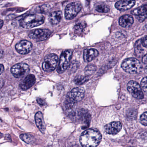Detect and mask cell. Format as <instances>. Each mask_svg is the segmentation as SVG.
<instances>
[{
  "instance_id": "6da1fadb",
  "label": "cell",
  "mask_w": 147,
  "mask_h": 147,
  "mask_svg": "<svg viewBox=\"0 0 147 147\" xmlns=\"http://www.w3.org/2000/svg\"><path fill=\"white\" fill-rule=\"evenodd\" d=\"M102 140V135L98 130L89 129L82 133L80 141L83 147H96Z\"/></svg>"
},
{
  "instance_id": "7a4b0ae2",
  "label": "cell",
  "mask_w": 147,
  "mask_h": 147,
  "mask_svg": "<svg viewBox=\"0 0 147 147\" xmlns=\"http://www.w3.org/2000/svg\"><path fill=\"white\" fill-rule=\"evenodd\" d=\"M45 17L38 14H30L25 16L20 21L21 26L25 28H32L44 23Z\"/></svg>"
},
{
  "instance_id": "3957f363",
  "label": "cell",
  "mask_w": 147,
  "mask_h": 147,
  "mask_svg": "<svg viewBox=\"0 0 147 147\" xmlns=\"http://www.w3.org/2000/svg\"><path fill=\"white\" fill-rule=\"evenodd\" d=\"M121 67L126 72L134 74L140 71L142 65L138 60L134 58H129L123 60L121 64Z\"/></svg>"
},
{
  "instance_id": "277c9868",
  "label": "cell",
  "mask_w": 147,
  "mask_h": 147,
  "mask_svg": "<svg viewBox=\"0 0 147 147\" xmlns=\"http://www.w3.org/2000/svg\"><path fill=\"white\" fill-rule=\"evenodd\" d=\"M58 62V57L54 54H51L46 57L42 64V68L45 71L51 72L55 70Z\"/></svg>"
},
{
  "instance_id": "5b68a950",
  "label": "cell",
  "mask_w": 147,
  "mask_h": 147,
  "mask_svg": "<svg viewBox=\"0 0 147 147\" xmlns=\"http://www.w3.org/2000/svg\"><path fill=\"white\" fill-rule=\"evenodd\" d=\"M72 55V52L71 50H66L62 53L57 68L59 73H63L67 69L69 65Z\"/></svg>"
},
{
  "instance_id": "8992f818",
  "label": "cell",
  "mask_w": 147,
  "mask_h": 147,
  "mask_svg": "<svg viewBox=\"0 0 147 147\" xmlns=\"http://www.w3.org/2000/svg\"><path fill=\"white\" fill-rule=\"evenodd\" d=\"M82 5L79 2H74L67 5L65 9V15L67 20H72L81 10Z\"/></svg>"
},
{
  "instance_id": "52a82bcc",
  "label": "cell",
  "mask_w": 147,
  "mask_h": 147,
  "mask_svg": "<svg viewBox=\"0 0 147 147\" xmlns=\"http://www.w3.org/2000/svg\"><path fill=\"white\" fill-rule=\"evenodd\" d=\"M51 32L48 29H36L29 34V38L37 41L45 40L51 35Z\"/></svg>"
},
{
  "instance_id": "ba28073f",
  "label": "cell",
  "mask_w": 147,
  "mask_h": 147,
  "mask_svg": "<svg viewBox=\"0 0 147 147\" xmlns=\"http://www.w3.org/2000/svg\"><path fill=\"white\" fill-rule=\"evenodd\" d=\"M127 89L135 98L142 99L144 98V94L140 85L135 81H130L127 84Z\"/></svg>"
},
{
  "instance_id": "9c48e42d",
  "label": "cell",
  "mask_w": 147,
  "mask_h": 147,
  "mask_svg": "<svg viewBox=\"0 0 147 147\" xmlns=\"http://www.w3.org/2000/svg\"><path fill=\"white\" fill-rule=\"evenodd\" d=\"M29 70V66L25 63H19L12 66L11 72L15 77H21Z\"/></svg>"
},
{
  "instance_id": "30bf717a",
  "label": "cell",
  "mask_w": 147,
  "mask_h": 147,
  "mask_svg": "<svg viewBox=\"0 0 147 147\" xmlns=\"http://www.w3.org/2000/svg\"><path fill=\"white\" fill-rule=\"evenodd\" d=\"M32 47V43L26 40L21 41L15 46L16 50L21 54H27L31 51Z\"/></svg>"
},
{
  "instance_id": "8fae6325",
  "label": "cell",
  "mask_w": 147,
  "mask_h": 147,
  "mask_svg": "<svg viewBox=\"0 0 147 147\" xmlns=\"http://www.w3.org/2000/svg\"><path fill=\"white\" fill-rule=\"evenodd\" d=\"M85 95L84 89L82 87H77L73 89L68 93L67 97L73 99L76 102L81 101Z\"/></svg>"
},
{
  "instance_id": "7c38bea8",
  "label": "cell",
  "mask_w": 147,
  "mask_h": 147,
  "mask_svg": "<svg viewBox=\"0 0 147 147\" xmlns=\"http://www.w3.org/2000/svg\"><path fill=\"white\" fill-rule=\"evenodd\" d=\"M36 82V78L34 75L30 74L28 75L25 79L21 82L20 87L23 90H26L33 86Z\"/></svg>"
},
{
  "instance_id": "4fadbf2b",
  "label": "cell",
  "mask_w": 147,
  "mask_h": 147,
  "mask_svg": "<svg viewBox=\"0 0 147 147\" xmlns=\"http://www.w3.org/2000/svg\"><path fill=\"white\" fill-rule=\"evenodd\" d=\"M122 125L119 122H114L107 124L105 127V130L109 134L115 135L121 131Z\"/></svg>"
},
{
  "instance_id": "5bb4252c",
  "label": "cell",
  "mask_w": 147,
  "mask_h": 147,
  "mask_svg": "<svg viewBox=\"0 0 147 147\" xmlns=\"http://www.w3.org/2000/svg\"><path fill=\"white\" fill-rule=\"evenodd\" d=\"M131 13L138 16L140 21H143L147 18V3L134 9L131 11Z\"/></svg>"
},
{
  "instance_id": "9a60e30c",
  "label": "cell",
  "mask_w": 147,
  "mask_h": 147,
  "mask_svg": "<svg viewBox=\"0 0 147 147\" xmlns=\"http://www.w3.org/2000/svg\"><path fill=\"white\" fill-rule=\"evenodd\" d=\"M136 1L134 0L120 1L115 3L116 8L120 10H126L132 8L135 4Z\"/></svg>"
},
{
  "instance_id": "2e32d148",
  "label": "cell",
  "mask_w": 147,
  "mask_h": 147,
  "mask_svg": "<svg viewBox=\"0 0 147 147\" xmlns=\"http://www.w3.org/2000/svg\"><path fill=\"white\" fill-rule=\"evenodd\" d=\"M35 121L36 125L40 131L43 133H45L46 129V125L43 114L41 112H38L36 113L35 116Z\"/></svg>"
},
{
  "instance_id": "e0dca14e",
  "label": "cell",
  "mask_w": 147,
  "mask_h": 147,
  "mask_svg": "<svg viewBox=\"0 0 147 147\" xmlns=\"http://www.w3.org/2000/svg\"><path fill=\"white\" fill-rule=\"evenodd\" d=\"M98 55V52L96 49L90 48L84 50V58L86 62H89L93 60Z\"/></svg>"
},
{
  "instance_id": "ac0fdd59",
  "label": "cell",
  "mask_w": 147,
  "mask_h": 147,
  "mask_svg": "<svg viewBox=\"0 0 147 147\" xmlns=\"http://www.w3.org/2000/svg\"><path fill=\"white\" fill-rule=\"evenodd\" d=\"M134 18L132 16L125 15L123 16L119 19V23L123 27H129L134 23Z\"/></svg>"
},
{
  "instance_id": "d6986e66",
  "label": "cell",
  "mask_w": 147,
  "mask_h": 147,
  "mask_svg": "<svg viewBox=\"0 0 147 147\" xmlns=\"http://www.w3.org/2000/svg\"><path fill=\"white\" fill-rule=\"evenodd\" d=\"M62 13L60 11H56L52 12L49 15V20L51 24L57 25L62 20Z\"/></svg>"
},
{
  "instance_id": "ffe728a7",
  "label": "cell",
  "mask_w": 147,
  "mask_h": 147,
  "mask_svg": "<svg viewBox=\"0 0 147 147\" xmlns=\"http://www.w3.org/2000/svg\"><path fill=\"white\" fill-rule=\"evenodd\" d=\"M79 117L84 125L88 127L91 121V116L88 111L84 109H82L79 112Z\"/></svg>"
},
{
  "instance_id": "44dd1931",
  "label": "cell",
  "mask_w": 147,
  "mask_h": 147,
  "mask_svg": "<svg viewBox=\"0 0 147 147\" xmlns=\"http://www.w3.org/2000/svg\"><path fill=\"white\" fill-rule=\"evenodd\" d=\"M65 105L68 112L70 114H73L77 106V102L71 98L67 97L65 102Z\"/></svg>"
},
{
  "instance_id": "7402d4cb",
  "label": "cell",
  "mask_w": 147,
  "mask_h": 147,
  "mask_svg": "<svg viewBox=\"0 0 147 147\" xmlns=\"http://www.w3.org/2000/svg\"><path fill=\"white\" fill-rule=\"evenodd\" d=\"M20 138L27 144H32L34 143L35 139L32 135L28 134H23L20 135Z\"/></svg>"
},
{
  "instance_id": "603a6c76",
  "label": "cell",
  "mask_w": 147,
  "mask_h": 147,
  "mask_svg": "<svg viewBox=\"0 0 147 147\" xmlns=\"http://www.w3.org/2000/svg\"><path fill=\"white\" fill-rule=\"evenodd\" d=\"M141 39L139 40L136 41L135 45V52L136 56L140 57L143 53V49L142 47Z\"/></svg>"
},
{
  "instance_id": "cb8c5ba5",
  "label": "cell",
  "mask_w": 147,
  "mask_h": 147,
  "mask_svg": "<svg viewBox=\"0 0 147 147\" xmlns=\"http://www.w3.org/2000/svg\"><path fill=\"white\" fill-rule=\"evenodd\" d=\"M89 77L87 76H78L74 79V83L77 85H81L89 80Z\"/></svg>"
},
{
  "instance_id": "d4e9b609",
  "label": "cell",
  "mask_w": 147,
  "mask_h": 147,
  "mask_svg": "<svg viewBox=\"0 0 147 147\" xmlns=\"http://www.w3.org/2000/svg\"><path fill=\"white\" fill-rule=\"evenodd\" d=\"M97 68L96 66L92 64L88 65L85 69V72L86 75L87 77H89L90 75H91L93 74L96 70Z\"/></svg>"
},
{
  "instance_id": "484cf974",
  "label": "cell",
  "mask_w": 147,
  "mask_h": 147,
  "mask_svg": "<svg viewBox=\"0 0 147 147\" xmlns=\"http://www.w3.org/2000/svg\"><path fill=\"white\" fill-rule=\"evenodd\" d=\"M96 10L100 13H108L110 10V8L106 4H100L97 6L96 8Z\"/></svg>"
},
{
  "instance_id": "4316f807",
  "label": "cell",
  "mask_w": 147,
  "mask_h": 147,
  "mask_svg": "<svg viewBox=\"0 0 147 147\" xmlns=\"http://www.w3.org/2000/svg\"><path fill=\"white\" fill-rule=\"evenodd\" d=\"M86 25L84 22H79L75 25L74 26V29L77 33H80L84 31V29L86 27Z\"/></svg>"
},
{
  "instance_id": "83f0119b",
  "label": "cell",
  "mask_w": 147,
  "mask_h": 147,
  "mask_svg": "<svg viewBox=\"0 0 147 147\" xmlns=\"http://www.w3.org/2000/svg\"><path fill=\"white\" fill-rule=\"evenodd\" d=\"M140 121L142 124L147 126V112L143 113L140 117Z\"/></svg>"
},
{
  "instance_id": "f1b7e54d",
  "label": "cell",
  "mask_w": 147,
  "mask_h": 147,
  "mask_svg": "<svg viewBox=\"0 0 147 147\" xmlns=\"http://www.w3.org/2000/svg\"><path fill=\"white\" fill-rule=\"evenodd\" d=\"M141 84L143 91L147 94V77L142 79Z\"/></svg>"
},
{
  "instance_id": "f546056e",
  "label": "cell",
  "mask_w": 147,
  "mask_h": 147,
  "mask_svg": "<svg viewBox=\"0 0 147 147\" xmlns=\"http://www.w3.org/2000/svg\"><path fill=\"white\" fill-rule=\"evenodd\" d=\"M141 42L143 46L147 47V35L142 39Z\"/></svg>"
},
{
  "instance_id": "4dcf8cb0",
  "label": "cell",
  "mask_w": 147,
  "mask_h": 147,
  "mask_svg": "<svg viewBox=\"0 0 147 147\" xmlns=\"http://www.w3.org/2000/svg\"><path fill=\"white\" fill-rule=\"evenodd\" d=\"M37 102L39 104H40L41 105H44L45 104V102H44V100L42 99H40V98H38L37 99Z\"/></svg>"
},
{
  "instance_id": "1f68e13d",
  "label": "cell",
  "mask_w": 147,
  "mask_h": 147,
  "mask_svg": "<svg viewBox=\"0 0 147 147\" xmlns=\"http://www.w3.org/2000/svg\"><path fill=\"white\" fill-rule=\"evenodd\" d=\"M4 70V67L3 64H0V75L3 72Z\"/></svg>"
},
{
  "instance_id": "d6a6232c",
  "label": "cell",
  "mask_w": 147,
  "mask_h": 147,
  "mask_svg": "<svg viewBox=\"0 0 147 147\" xmlns=\"http://www.w3.org/2000/svg\"><path fill=\"white\" fill-rule=\"evenodd\" d=\"M142 62L145 64H147V54L144 56L142 58Z\"/></svg>"
},
{
  "instance_id": "836d02e7",
  "label": "cell",
  "mask_w": 147,
  "mask_h": 147,
  "mask_svg": "<svg viewBox=\"0 0 147 147\" xmlns=\"http://www.w3.org/2000/svg\"><path fill=\"white\" fill-rule=\"evenodd\" d=\"M3 22L2 20H0V29L3 26Z\"/></svg>"
},
{
  "instance_id": "e575fe53",
  "label": "cell",
  "mask_w": 147,
  "mask_h": 147,
  "mask_svg": "<svg viewBox=\"0 0 147 147\" xmlns=\"http://www.w3.org/2000/svg\"><path fill=\"white\" fill-rule=\"evenodd\" d=\"M3 83L2 81H1L0 80V89L3 87Z\"/></svg>"
},
{
  "instance_id": "d590c367",
  "label": "cell",
  "mask_w": 147,
  "mask_h": 147,
  "mask_svg": "<svg viewBox=\"0 0 147 147\" xmlns=\"http://www.w3.org/2000/svg\"><path fill=\"white\" fill-rule=\"evenodd\" d=\"M3 55V51L1 50H0V58L2 57Z\"/></svg>"
},
{
  "instance_id": "8d00e7d4",
  "label": "cell",
  "mask_w": 147,
  "mask_h": 147,
  "mask_svg": "<svg viewBox=\"0 0 147 147\" xmlns=\"http://www.w3.org/2000/svg\"><path fill=\"white\" fill-rule=\"evenodd\" d=\"M3 137V135L0 132V139L2 138Z\"/></svg>"
},
{
  "instance_id": "74e56055",
  "label": "cell",
  "mask_w": 147,
  "mask_h": 147,
  "mask_svg": "<svg viewBox=\"0 0 147 147\" xmlns=\"http://www.w3.org/2000/svg\"><path fill=\"white\" fill-rule=\"evenodd\" d=\"M70 147H80L78 145H74Z\"/></svg>"
},
{
  "instance_id": "f35d334b",
  "label": "cell",
  "mask_w": 147,
  "mask_h": 147,
  "mask_svg": "<svg viewBox=\"0 0 147 147\" xmlns=\"http://www.w3.org/2000/svg\"><path fill=\"white\" fill-rule=\"evenodd\" d=\"M145 72H146V73L147 74V66L145 68Z\"/></svg>"
},
{
  "instance_id": "ab89813d",
  "label": "cell",
  "mask_w": 147,
  "mask_h": 147,
  "mask_svg": "<svg viewBox=\"0 0 147 147\" xmlns=\"http://www.w3.org/2000/svg\"><path fill=\"white\" fill-rule=\"evenodd\" d=\"M53 147L51 146H48V147Z\"/></svg>"
}]
</instances>
